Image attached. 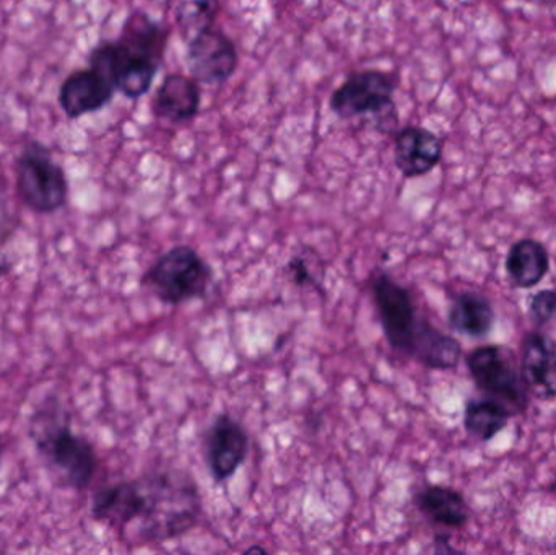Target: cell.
Segmentation results:
<instances>
[{
  "mask_svg": "<svg viewBox=\"0 0 556 555\" xmlns=\"http://www.w3.org/2000/svg\"><path fill=\"white\" fill-rule=\"evenodd\" d=\"M166 31L146 13H132L114 41H103L90 52V67L130 100L149 93L159 74Z\"/></svg>",
  "mask_w": 556,
  "mask_h": 555,
  "instance_id": "cell-1",
  "label": "cell"
},
{
  "mask_svg": "<svg viewBox=\"0 0 556 555\" xmlns=\"http://www.w3.org/2000/svg\"><path fill=\"white\" fill-rule=\"evenodd\" d=\"M147 510L143 534L150 541H166L188 533L201 515L198 489L185 476L159 475L143 479Z\"/></svg>",
  "mask_w": 556,
  "mask_h": 555,
  "instance_id": "cell-2",
  "label": "cell"
},
{
  "mask_svg": "<svg viewBox=\"0 0 556 555\" xmlns=\"http://www.w3.org/2000/svg\"><path fill=\"white\" fill-rule=\"evenodd\" d=\"M16 192L36 214L49 215L67 205L68 181L64 168L41 142L26 143L15 160Z\"/></svg>",
  "mask_w": 556,
  "mask_h": 555,
  "instance_id": "cell-3",
  "label": "cell"
},
{
  "mask_svg": "<svg viewBox=\"0 0 556 555\" xmlns=\"http://www.w3.org/2000/svg\"><path fill=\"white\" fill-rule=\"evenodd\" d=\"M211 266L191 247L179 244L166 251L147 270L142 286L149 287L166 305L204 299L212 283Z\"/></svg>",
  "mask_w": 556,
  "mask_h": 555,
  "instance_id": "cell-4",
  "label": "cell"
},
{
  "mask_svg": "<svg viewBox=\"0 0 556 555\" xmlns=\"http://www.w3.org/2000/svg\"><path fill=\"white\" fill-rule=\"evenodd\" d=\"M35 443L41 458L65 488L85 491L91 484L98 468L97 453L93 445L72 432L67 424L39 429Z\"/></svg>",
  "mask_w": 556,
  "mask_h": 555,
  "instance_id": "cell-5",
  "label": "cell"
},
{
  "mask_svg": "<svg viewBox=\"0 0 556 555\" xmlns=\"http://www.w3.org/2000/svg\"><path fill=\"white\" fill-rule=\"evenodd\" d=\"M470 377L490 400L498 401L511 414L528 409L529 393L513 352L500 345H483L467 355Z\"/></svg>",
  "mask_w": 556,
  "mask_h": 555,
  "instance_id": "cell-6",
  "label": "cell"
},
{
  "mask_svg": "<svg viewBox=\"0 0 556 555\" xmlns=\"http://www.w3.org/2000/svg\"><path fill=\"white\" fill-rule=\"evenodd\" d=\"M372 297L389 345L412 357L430 323L418 318L410 292L388 274L376 277Z\"/></svg>",
  "mask_w": 556,
  "mask_h": 555,
  "instance_id": "cell-7",
  "label": "cell"
},
{
  "mask_svg": "<svg viewBox=\"0 0 556 555\" xmlns=\"http://www.w3.org/2000/svg\"><path fill=\"white\" fill-rule=\"evenodd\" d=\"M397 81L388 72L365 68L350 74L330 97V111L340 119L394 111Z\"/></svg>",
  "mask_w": 556,
  "mask_h": 555,
  "instance_id": "cell-8",
  "label": "cell"
},
{
  "mask_svg": "<svg viewBox=\"0 0 556 555\" xmlns=\"http://www.w3.org/2000/svg\"><path fill=\"white\" fill-rule=\"evenodd\" d=\"M189 72L199 84H224L237 72V46L220 29H204L188 41Z\"/></svg>",
  "mask_w": 556,
  "mask_h": 555,
  "instance_id": "cell-9",
  "label": "cell"
},
{
  "mask_svg": "<svg viewBox=\"0 0 556 555\" xmlns=\"http://www.w3.org/2000/svg\"><path fill=\"white\" fill-rule=\"evenodd\" d=\"M250 452V437L230 414L215 417L205 440L208 471L217 482L233 478Z\"/></svg>",
  "mask_w": 556,
  "mask_h": 555,
  "instance_id": "cell-10",
  "label": "cell"
},
{
  "mask_svg": "<svg viewBox=\"0 0 556 555\" xmlns=\"http://www.w3.org/2000/svg\"><path fill=\"white\" fill-rule=\"evenodd\" d=\"M114 91L110 80L93 67L78 68L65 77L59 88V106L71 119H80L97 113L113 100Z\"/></svg>",
  "mask_w": 556,
  "mask_h": 555,
  "instance_id": "cell-11",
  "label": "cell"
},
{
  "mask_svg": "<svg viewBox=\"0 0 556 555\" xmlns=\"http://www.w3.org/2000/svg\"><path fill=\"white\" fill-rule=\"evenodd\" d=\"M444 143L425 127L407 126L394 137V163L404 178H420L443 160Z\"/></svg>",
  "mask_w": 556,
  "mask_h": 555,
  "instance_id": "cell-12",
  "label": "cell"
},
{
  "mask_svg": "<svg viewBox=\"0 0 556 555\" xmlns=\"http://www.w3.org/2000/svg\"><path fill=\"white\" fill-rule=\"evenodd\" d=\"M147 491L143 481L117 482L101 488L91 501V517L114 528H126L143 517Z\"/></svg>",
  "mask_w": 556,
  "mask_h": 555,
  "instance_id": "cell-13",
  "label": "cell"
},
{
  "mask_svg": "<svg viewBox=\"0 0 556 555\" xmlns=\"http://www.w3.org/2000/svg\"><path fill=\"white\" fill-rule=\"evenodd\" d=\"M529 396L548 401L556 398V348L541 332H531L522 344L519 362Z\"/></svg>",
  "mask_w": 556,
  "mask_h": 555,
  "instance_id": "cell-14",
  "label": "cell"
},
{
  "mask_svg": "<svg viewBox=\"0 0 556 555\" xmlns=\"http://www.w3.org/2000/svg\"><path fill=\"white\" fill-rule=\"evenodd\" d=\"M201 87L194 77L168 74L156 88L152 111L159 119L168 123H188L201 110Z\"/></svg>",
  "mask_w": 556,
  "mask_h": 555,
  "instance_id": "cell-15",
  "label": "cell"
},
{
  "mask_svg": "<svg viewBox=\"0 0 556 555\" xmlns=\"http://www.w3.org/2000/svg\"><path fill=\"white\" fill-rule=\"evenodd\" d=\"M506 274L519 289H532L541 283L551 270V256L541 241L525 238L509 248Z\"/></svg>",
  "mask_w": 556,
  "mask_h": 555,
  "instance_id": "cell-16",
  "label": "cell"
},
{
  "mask_svg": "<svg viewBox=\"0 0 556 555\" xmlns=\"http://www.w3.org/2000/svg\"><path fill=\"white\" fill-rule=\"evenodd\" d=\"M417 507L434 524L459 530L469 521V507L459 492L444 485H428L418 492Z\"/></svg>",
  "mask_w": 556,
  "mask_h": 555,
  "instance_id": "cell-17",
  "label": "cell"
},
{
  "mask_svg": "<svg viewBox=\"0 0 556 555\" xmlns=\"http://www.w3.org/2000/svg\"><path fill=\"white\" fill-rule=\"evenodd\" d=\"M495 312L492 303L479 293H460L450 308V325L469 338H485L492 331Z\"/></svg>",
  "mask_w": 556,
  "mask_h": 555,
  "instance_id": "cell-18",
  "label": "cell"
},
{
  "mask_svg": "<svg viewBox=\"0 0 556 555\" xmlns=\"http://www.w3.org/2000/svg\"><path fill=\"white\" fill-rule=\"evenodd\" d=\"M513 416L502 403L495 400H472L464 413V427L467 433L480 442H490L508 426Z\"/></svg>",
  "mask_w": 556,
  "mask_h": 555,
  "instance_id": "cell-19",
  "label": "cell"
},
{
  "mask_svg": "<svg viewBox=\"0 0 556 555\" xmlns=\"http://www.w3.org/2000/svg\"><path fill=\"white\" fill-rule=\"evenodd\" d=\"M169 5L186 42L198 33L212 28L220 12V0H169Z\"/></svg>",
  "mask_w": 556,
  "mask_h": 555,
  "instance_id": "cell-20",
  "label": "cell"
},
{
  "mask_svg": "<svg viewBox=\"0 0 556 555\" xmlns=\"http://www.w3.org/2000/svg\"><path fill=\"white\" fill-rule=\"evenodd\" d=\"M529 315L535 325L542 326L556 318V290H542L529 302Z\"/></svg>",
  "mask_w": 556,
  "mask_h": 555,
  "instance_id": "cell-21",
  "label": "cell"
},
{
  "mask_svg": "<svg viewBox=\"0 0 556 555\" xmlns=\"http://www.w3.org/2000/svg\"><path fill=\"white\" fill-rule=\"evenodd\" d=\"M288 270H290L293 282L296 283V286L316 287V279H314L313 274L307 269L306 261H304L303 257H293V260L288 263Z\"/></svg>",
  "mask_w": 556,
  "mask_h": 555,
  "instance_id": "cell-22",
  "label": "cell"
},
{
  "mask_svg": "<svg viewBox=\"0 0 556 555\" xmlns=\"http://www.w3.org/2000/svg\"><path fill=\"white\" fill-rule=\"evenodd\" d=\"M250 553H266V551L264 550H261V547H251V550H248L247 551V554H250Z\"/></svg>",
  "mask_w": 556,
  "mask_h": 555,
  "instance_id": "cell-23",
  "label": "cell"
},
{
  "mask_svg": "<svg viewBox=\"0 0 556 555\" xmlns=\"http://www.w3.org/2000/svg\"><path fill=\"white\" fill-rule=\"evenodd\" d=\"M9 270V264H0V277Z\"/></svg>",
  "mask_w": 556,
  "mask_h": 555,
  "instance_id": "cell-24",
  "label": "cell"
},
{
  "mask_svg": "<svg viewBox=\"0 0 556 555\" xmlns=\"http://www.w3.org/2000/svg\"><path fill=\"white\" fill-rule=\"evenodd\" d=\"M2 455H3V446H2V440H0V462H2Z\"/></svg>",
  "mask_w": 556,
  "mask_h": 555,
  "instance_id": "cell-25",
  "label": "cell"
},
{
  "mask_svg": "<svg viewBox=\"0 0 556 555\" xmlns=\"http://www.w3.org/2000/svg\"><path fill=\"white\" fill-rule=\"evenodd\" d=\"M555 492H556V481H555Z\"/></svg>",
  "mask_w": 556,
  "mask_h": 555,
  "instance_id": "cell-26",
  "label": "cell"
}]
</instances>
